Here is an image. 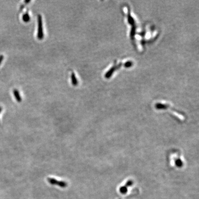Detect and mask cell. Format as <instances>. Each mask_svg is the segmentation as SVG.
<instances>
[{"instance_id":"cell-5","label":"cell","mask_w":199,"mask_h":199,"mask_svg":"<svg viewBox=\"0 0 199 199\" xmlns=\"http://www.w3.org/2000/svg\"><path fill=\"white\" fill-rule=\"evenodd\" d=\"M30 19H31L30 16L29 15V14H28L27 13L24 14L22 16V20L24 21L27 23V22L29 21Z\"/></svg>"},{"instance_id":"cell-9","label":"cell","mask_w":199,"mask_h":199,"mask_svg":"<svg viewBox=\"0 0 199 199\" xmlns=\"http://www.w3.org/2000/svg\"><path fill=\"white\" fill-rule=\"evenodd\" d=\"M1 111H2V108L0 107V113L1 112Z\"/></svg>"},{"instance_id":"cell-4","label":"cell","mask_w":199,"mask_h":199,"mask_svg":"<svg viewBox=\"0 0 199 199\" xmlns=\"http://www.w3.org/2000/svg\"><path fill=\"white\" fill-rule=\"evenodd\" d=\"M71 79H72V84L73 86H77L78 84V80L77 79L76 77L75 76V74L73 72H72L71 75Z\"/></svg>"},{"instance_id":"cell-1","label":"cell","mask_w":199,"mask_h":199,"mask_svg":"<svg viewBox=\"0 0 199 199\" xmlns=\"http://www.w3.org/2000/svg\"><path fill=\"white\" fill-rule=\"evenodd\" d=\"M44 37L43 27V20L41 15H38V32H37V38L39 40H42Z\"/></svg>"},{"instance_id":"cell-8","label":"cell","mask_w":199,"mask_h":199,"mask_svg":"<svg viewBox=\"0 0 199 199\" xmlns=\"http://www.w3.org/2000/svg\"><path fill=\"white\" fill-rule=\"evenodd\" d=\"M31 2L30 1H25V3H28V2Z\"/></svg>"},{"instance_id":"cell-6","label":"cell","mask_w":199,"mask_h":199,"mask_svg":"<svg viewBox=\"0 0 199 199\" xmlns=\"http://www.w3.org/2000/svg\"><path fill=\"white\" fill-rule=\"evenodd\" d=\"M119 191L122 194H125L127 193V188L125 186H122L119 189Z\"/></svg>"},{"instance_id":"cell-7","label":"cell","mask_w":199,"mask_h":199,"mask_svg":"<svg viewBox=\"0 0 199 199\" xmlns=\"http://www.w3.org/2000/svg\"><path fill=\"white\" fill-rule=\"evenodd\" d=\"M4 56L3 55H0V65L1 64V63L2 62V61L4 59Z\"/></svg>"},{"instance_id":"cell-3","label":"cell","mask_w":199,"mask_h":199,"mask_svg":"<svg viewBox=\"0 0 199 199\" xmlns=\"http://www.w3.org/2000/svg\"><path fill=\"white\" fill-rule=\"evenodd\" d=\"M13 93H14V96L16 100H17V101L19 102H21L22 98L20 96V92L18 90H14Z\"/></svg>"},{"instance_id":"cell-2","label":"cell","mask_w":199,"mask_h":199,"mask_svg":"<svg viewBox=\"0 0 199 199\" xmlns=\"http://www.w3.org/2000/svg\"><path fill=\"white\" fill-rule=\"evenodd\" d=\"M47 180H48V182L49 184H51V185L58 186L59 187L62 188L66 187L68 185L67 183L66 182L58 181L53 178H48Z\"/></svg>"},{"instance_id":"cell-10","label":"cell","mask_w":199,"mask_h":199,"mask_svg":"<svg viewBox=\"0 0 199 199\" xmlns=\"http://www.w3.org/2000/svg\"></svg>"}]
</instances>
